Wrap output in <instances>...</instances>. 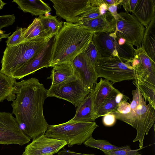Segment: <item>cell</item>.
I'll return each mask as SVG.
<instances>
[{
	"label": "cell",
	"mask_w": 155,
	"mask_h": 155,
	"mask_svg": "<svg viewBox=\"0 0 155 155\" xmlns=\"http://www.w3.org/2000/svg\"><path fill=\"white\" fill-rule=\"evenodd\" d=\"M18 8L25 12H28L33 15L40 16L48 14L51 8L46 3L41 0H14Z\"/></svg>",
	"instance_id": "obj_21"
},
{
	"label": "cell",
	"mask_w": 155,
	"mask_h": 155,
	"mask_svg": "<svg viewBox=\"0 0 155 155\" xmlns=\"http://www.w3.org/2000/svg\"><path fill=\"white\" fill-rule=\"evenodd\" d=\"M30 140L21 130L12 113L0 112V144L22 146Z\"/></svg>",
	"instance_id": "obj_10"
},
{
	"label": "cell",
	"mask_w": 155,
	"mask_h": 155,
	"mask_svg": "<svg viewBox=\"0 0 155 155\" xmlns=\"http://www.w3.org/2000/svg\"><path fill=\"white\" fill-rule=\"evenodd\" d=\"M58 16L66 22L77 23L79 17L91 6L90 0H50Z\"/></svg>",
	"instance_id": "obj_12"
},
{
	"label": "cell",
	"mask_w": 155,
	"mask_h": 155,
	"mask_svg": "<svg viewBox=\"0 0 155 155\" xmlns=\"http://www.w3.org/2000/svg\"><path fill=\"white\" fill-rule=\"evenodd\" d=\"M57 155H96L93 153L87 154L85 153H79L71 151L70 150H67L65 149L60 151L58 152Z\"/></svg>",
	"instance_id": "obj_38"
},
{
	"label": "cell",
	"mask_w": 155,
	"mask_h": 155,
	"mask_svg": "<svg viewBox=\"0 0 155 155\" xmlns=\"http://www.w3.org/2000/svg\"><path fill=\"white\" fill-rule=\"evenodd\" d=\"M111 81L101 78L99 82H96L94 87V101L93 115L94 116L99 108L111 91L114 88Z\"/></svg>",
	"instance_id": "obj_19"
},
{
	"label": "cell",
	"mask_w": 155,
	"mask_h": 155,
	"mask_svg": "<svg viewBox=\"0 0 155 155\" xmlns=\"http://www.w3.org/2000/svg\"><path fill=\"white\" fill-rule=\"evenodd\" d=\"M141 47L155 62V16L145 28Z\"/></svg>",
	"instance_id": "obj_23"
},
{
	"label": "cell",
	"mask_w": 155,
	"mask_h": 155,
	"mask_svg": "<svg viewBox=\"0 0 155 155\" xmlns=\"http://www.w3.org/2000/svg\"><path fill=\"white\" fill-rule=\"evenodd\" d=\"M118 38L114 32H99L94 34L92 40L100 58H116L130 63L134 57L135 49L128 42L120 45Z\"/></svg>",
	"instance_id": "obj_6"
},
{
	"label": "cell",
	"mask_w": 155,
	"mask_h": 155,
	"mask_svg": "<svg viewBox=\"0 0 155 155\" xmlns=\"http://www.w3.org/2000/svg\"><path fill=\"white\" fill-rule=\"evenodd\" d=\"M24 28H18L13 34L8 38L6 42L7 46L12 47L16 46L25 41L23 36Z\"/></svg>",
	"instance_id": "obj_31"
},
{
	"label": "cell",
	"mask_w": 155,
	"mask_h": 155,
	"mask_svg": "<svg viewBox=\"0 0 155 155\" xmlns=\"http://www.w3.org/2000/svg\"><path fill=\"white\" fill-rule=\"evenodd\" d=\"M78 23L83 28L94 33L113 32L116 26V20L109 11L94 19Z\"/></svg>",
	"instance_id": "obj_16"
},
{
	"label": "cell",
	"mask_w": 155,
	"mask_h": 155,
	"mask_svg": "<svg viewBox=\"0 0 155 155\" xmlns=\"http://www.w3.org/2000/svg\"><path fill=\"white\" fill-rule=\"evenodd\" d=\"M134 84L137 87L146 101L155 108V87L135 78Z\"/></svg>",
	"instance_id": "obj_27"
},
{
	"label": "cell",
	"mask_w": 155,
	"mask_h": 155,
	"mask_svg": "<svg viewBox=\"0 0 155 155\" xmlns=\"http://www.w3.org/2000/svg\"><path fill=\"white\" fill-rule=\"evenodd\" d=\"M130 109V104L127 101H123L118 104L116 110L112 112L125 115L129 113Z\"/></svg>",
	"instance_id": "obj_34"
},
{
	"label": "cell",
	"mask_w": 155,
	"mask_h": 155,
	"mask_svg": "<svg viewBox=\"0 0 155 155\" xmlns=\"http://www.w3.org/2000/svg\"><path fill=\"white\" fill-rule=\"evenodd\" d=\"M16 79L3 73L0 70V102L5 100L12 101L16 98L15 85Z\"/></svg>",
	"instance_id": "obj_22"
},
{
	"label": "cell",
	"mask_w": 155,
	"mask_h": 155,
	"mask_svg": "<svg viewBox=\"0 0 155 155\" xmlns=\"http://www.w3.org/2000/svg\"><path fill=\"white\" fill-rule=\"evenodd\" d=\"M67 145L65 141L43 134L33 139L25 147L22 155H54Z\"/></svg>",
	"instance_id": "obj_13"
},
{
	"label": "cell",
	"mask_w": 155,
	"mask_h": 155,
	"mask_svg": "<svg viewBox=\"0 0 155 155\" xmlns=\"http://www.w3.org/2000/svg\"><path fill=\"white\" fill-rule=\"evenodd\" d=\"M6 4V3H5L2 1L0 0V10L2 9L4 6Z\"/></svg>",
	"instance_id": "obj_42"
},
{
	"label": "cell",
	"mask_w": 155,
	"mask_h": 155,
	"mask_svg": "<svg viewBox=\"0 0 155 155\" xmlns=\"http://www.w3.org/2000/svg\"><path fill=\"white\" fill-rule=\"evenodd\" d=\"M116 119L115 115L110 113L103 116L102 122L105 126L111 127L113 126L115 123Z\"/></svg>",
	"instance_id": "obj_36"
},
{
	"label": "cell",
	"mask_w": 155,
	"mask_h": 155,
	"mask_svg": "<svg viewBox=\"0 0 155 155\" xmlns=\"http://www.w3.org/2000/svg\"><path fill=\"white\" fill-rule=\"evenodd\" d=\"M138 0H123L120 4L123 6L125 12L132 13L134 11Z\"/></svg>",
	"instance_id": "obj_35"
},
{
	"label": "cell",
	"mask_w": 155,
	"mask_h": 155,
	"mask_svg": "<svg viewBox=\"0 0 155 155\" xmlns=\"http://www.w3.org/2000/svg\"><path fill=\"white\" fill-rule=\"evenodd\" d=\"M99 126L95 122H75L49 125L45 135L49 137L66 141L68 146L83 143L91 137Z\"/></svg>",
	"instance_id": "obj_5"
},
{
	"label": "cell",
	"mask_w": 155,
	"mask_h": 155,
	"mask_svg": "<svg viewBox=\"0 0 155 155\" xmlns=\"http://www.w3.org/2000/svg\"><path fill=\"white\" fill-rule=\"evenodd\" d=\"M94 69L97 78H104L113 84L135 80L136 78L135 70L130 63L116 58H100Z\"/></svg>",
	"instance_id": "obj_7"
},
{
	"label": "cell",
	"mask_w": 155,
	"mask_h": 155,
	"mask_svg": "<svg viewBox=\"0 0 155 155\" xmlns=\"http://www.w3.org/2000/svg\"><path fill=\"white\" fill-rule=\"evenodd\" d=\"M104 2L107 4L108 6L118 2L119 0H103Z\"/></svg>",
	"instance_id": "obj_41"
},
{
	"label": "cell",
	"mask_w": 155,
	"mask_h": 155,
	"mask_svg": "<svg viewBox=\"0 0 155 155\" xmlns=\"http://www.w3.org/2000/svg\"><path fill=\"white\" fill-rule=\"evenodd\" d=\"M119 91L114 88L101 105L94 116L95 120L99 117L104 116L114 111L118 104L116 103L115 98Z\"/></svg>",
	"instance_id": "obj_26"
},
{
	"label": "cell",
	"mask_w": 155,
	"mask_h": 155,
	"mask_svg": "<svg viewBox=\"0 0 155 155\" xmlns=\"http://www.w3.org/2000/svg\"><path fill=\"white\" fill-rule=\"evenodd\" d=\"M15 87L16 97L11 105L21 129L33 139L45 134L49 125L43 113L47 90L35 78L16 81Z\"/></svg>",
	"instance_id": "obj_1"
},
{
	"label": "cell",
	"mask_w": 155,
	"mask_h": 155,
	"mask_svg": "<svg viewBox=\"0 0 155 155\" xmlns=\"http://www.w3.org/2000/svg\"><path fill=\"white\" fill-rule=\"evenodd\" d=\"M15 21L14 14L0 15V30L12 25Z\"/></svg>",
	"instance_id": "obj_33"
},
{
	"label": "cell",
	"mask_w": 155,
	"mask_h": 155,
	"mask_svg": "<svg viewBox=\"0 0 155 155\" xmlns=\"http://www.w3.org/2000/svg\"><path fill=\"white\" fill-rule=\"evenodd\" d=\"M55 36H52L41 51L17 71L12 77L19 80L41 68L49 67Z\"/></svg>",
	"instance_id": "obj_11"
},
{
	"label": "cell",
	"mask_w": 155,
	"mask_h": 155,
	"mask_svg": "<svg viewBox=\"0 0 155 155\" xmlns=\"http://www.w3.org/2000/svg\"><path fill=\"white\" fill-rule=\"evenodd\" d=\"M11 33L8 34L5 33V31L0 30V41L4 38H8L10 36Z\"/></svg>",
	"instance_id": "obj_40"
},
{
	"label": "cell",
	"mask_w": 155,
	"mask_h": 155,
	"mask_svg": "<svg viewBox=\"0 0 155 155\" xmlns=\"http://www.w3.org/2000/svg\"><path fill=\"white\" fill-rule=\"evenodd\" d=\"M116 20L114 33L118 37H121L137 48H141L145 28L133 15L128 12H121Z\"/></svg>",
	"instance_id": "obj_9"
},
{
	"label": "cell",
	"mask_w": 155,
	"mask_h": 155,
	"mask_svg": "<svg viewBox=\"0 0 155 155\" xmlns=\"http://www.w3.org/2000/svg\"><path fill=\"white\" fill-rule=\"evenodd\" d=\"M51 74L47 79L51 80V86L56 85L63 83L74 75L71 62L62 63L52 67Z\"/></svg>",
	"instance_id": "obj_20"
},
{
	"label": "cell",
	"mask_w": 155,
	"mask_h": 155,
	"mask_svg": "<svg viewBox=\"0 0 155 155\" xmlns=\"http://www.w3.org/2000/svg\"><path fill=\"white\" fill-rule=\"evenodd\" d=\"M133 100L130 104V112L122 115L112 112L116 119L121 120L135 129L137 134L134 142L138 141L140 148L143 147V140L146 135L154 124L155 121V108L148 104H146L142 94L138 89L132 92Z\"/></svg>",
	"instance_id": "obj_3"
},
{
	"label": "cell",
	"mask_w": 155,
	"mask_h": 155,
	"mask_svg": "<svg viewBox=\"0 0 155 155\" xmlns=\"http://www.w3.org/2000/svg\"><path fill=\"white\" fill-rule=\"evenodd\" d=\"M38 18L49 36L55 35L62 27L63 23L59 21L56 16L41 15Z\"/></svg>",
	"instance_id": "obj_25"
},
{
	"label": "cell",
	"mask_w": 155,
	"mask_h": 155,
	"mask_svg": "<svg viewBox=\"0 0 155 155\" xmlns=\"http://www.w3.org/2000/svg\"><path fill=\"white\" fill-rule=\"evenodd\" d=\"M83 144L86 147L96 148L102 151H111L124 148L125 146L118 147L110 143L105 140H96L92 136L87 140Z\"/></svg>",
	"instance_id": "obj_28"
},
{
	"label": "cell",
	"mask_w": 155,
	"mask_h": 155,
	"mask_svg": "<svg viewBox=\"0 0 155 155\" xmlns=\"http://www.w3.org/2000/svg\"><path fill=\"white\" fill-rule=\"evenodd\" d=\"M155 0H138L133 14L146 28L155 16Z\"/></svg>",
	"instance_id": "obj_17"
},
{
	"label": "cell",
	"mask_w": 155,
	"mask_h": 155,
	"mask_svg": "<svg viewBox=\"0 0 155 155\" xmlns=\"http://www.w3.org/2000/svg\"><path fill=\"white\" fill-rule=\"evenodd\" d=\"M94 33L78 23L64 22L55 36L49 67L63 62H71L87 47Z\"/></svg>",
	"instance_id": "obj_2"
},
{
	"label": "cell",
	"mask_w": 155,
	"mask_h": 155,
	"mask_svg": "<svg viewBox=\"0 0 155 155\" xmlns=\"http://www.w3.org/2000/svg\"><path fill=\"white\" fill-rule=\"evenodd\" d=\"M123 0H119L118 2L114 4L110 5L108 7V11H109L114 18L115 20L119 17L118 13L117 12V9L118 6L119 5Z\"/></svg>",
	"instance_id": "obj_37"
},
{
	"label": "cell",
	"mask_w": 155,
	"mask_h": 155,
	"mask_svg": "<svg viewBox=\"0 0 155 155\" xmlns=\"http://www.w3.org/2000/svg\"><path fill=\"white\" fill-rule=\"evenodd\" d=\"M91 91L85 89L80 79L74 74L63 83L51 85L47 90V96L67 101L76 107Z\"/></svg>",
	"instance_id": "obj_8"
},
{
	"label": "cell",
	"mask_w": 155,
	"mask_h": 155,
	"mask_svg": "<svg viewBox=\"0 0 155 155\" xmlns=\"http://www.w3.org/2000/svg\"><path fill=\"white\" fill-rule=\"evenodd\" d=\"M141 61L140 66L135 69L136 78L155 87V62L148 55L142 47L135 49Z\"/></svg>",
	"instance_id": "obj_15"
},
{
	"label": "cell",
	"mask_w": 155,
	"mask_h": 155,
	"mask_svg": "<svg viewBox=\"0 0 155 155\" xmlns=\"http://www.w3.org/2000/svg\"><path fill=\"white\" fill-rule=\"evenodd\" d=\"M143 148L136 150H132L129 145L125 146L124 148L111 151H102L105 155H142L139 150Z\"/></svg>",
	"instance_id": "obj_32"
},
{
	"label": "cell",
	"mask_w": 155,
	"mask_h": 155,
	"mask_svg": "<svg viewBox=\"0 0 155 155\" xmlns=\"http://www.w3.org/2000/svg\"><path fill=\"white\" fill-rule=\"evenodd\" d=\"M51 37L25 41L16 46H7L1 62L2 72L12 77L17 71L41 51Z\"/></svg>",
	"instance_id": "obj_4"
},
{
	"label": "cell",
	"mask_w": 155,
	"mask_h": 155,
	"mask_svg": "<svg viewBox=\"0 0 155 155\" xmlns=\"http://www.w3.org/2000/svg\"><path fill=\"white\" fill-rule=\"evenodd\" d=\"M129 99V98L128 97L124 95L119 91L116 96L115 101L116 103L118 104L122 101H127Z\"/></svg>",
	"instance_id": "obj_39"
},
{
	"label": "cell",
	"mask_w": 155,
	"mask_h": 155,
	"mask_svg": "<svg viewBox=\"0 0 155 155\" xmlns=\"http://www.w3.org/2000/svg\"><path fill=\"white\" fill-rule=\"evenodd\" d=\"M91 4L88 8L80 16L78 23L87 21L101 15L98 7L94 4Z\"/></svg>",
	"instance_id": "obj_30"
},
{
	"label": "cell",
	"mask_w": 155,
	"mask_h": 155,
	"mask_svg": "<svg viewBox=\"0 0 155 155\" xmlns=\"http://www.w3.org/2000/svg\"><path fill=\"white\" fill-rule=\"evenodd\" d=\"M94 87L77 106L74 116L70 120L75 122H95L93 115Z\"/></svg>",
	"instance_id": "obj_18"
},
{
	"label": "cell",
	"mask_w": 155,
	"mask_h": 155,
	"mask_svg": "<svg viewBox=\"0 0 155 155\" xmlns=\"http://www.w3.org/2000/svg\"><path fill=\"white\" fill-rule=\"evenodd\" d=\"M23 36L25 41L52 36L48 35L38 18H35L27 28H24Z\"/></svg>",
	"instance_id": "obj_24"
},
{
	"label": "cell",
	"mask_w": 155,
	"mask_h": 155,
	"mask_svg": "<svg viewBox=\"0 0 155 155\" xmlns=\"http://www.w3.org/2000/svg\"><path fill=\"white\" fill-rule=\"evenodd\" d=\"M82 52L89 62L94 68L100 56L97 48L92 40Z\"/></svg>",
	"instance_id": "obj_29"
},
{
	"label": "cell",
	"mask_w": 155,
	"mask_h": 155,
	"mask_svg": "<svg viewBox=\"0 0 155 155\" xmlns=\"http://www.w3.org/2000/svg\"><path fill=\"white\" fill-rule=\"evenodd\" d=\"M71 63L74 74L80 79L85 89L91 91L98 78L94 68L82 52L74 59Z\"/></svg>",
	"instance_id": "obj_14"
}]
</instances>
